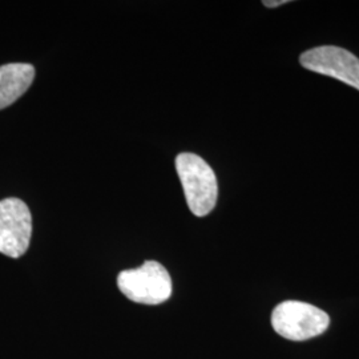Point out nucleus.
Returning a JSON list of instances; mask_svg holds the SVG:
<instances>
[{
    "instance_id": "20e7f679",
    "label": "nucleus",
    "mask_w": 359,
    "mask_h": 359,
    "mask_svg": "<svg viewBox=\"0 0 359 359\" xmlns=\"http://www.w3.org/2000/svg\"><path fill=\"white\" fill-rule=\"evenodd\" d=\"M32 234V217L25 201L6 198L0 201V253L19 258L28 250Z\"/></svg>"
},
{
    "instance_id": "39448f33",
    "label": "nucleus",
    "mask_w": 359,
    "mask_h": 359,
    "mask_svg": "<svg viewBox=\"0 0 359 359\" xmlns=\"http://www.w3.org/2000/svg\"><path fill=\"white\" fill-rule=\"evenodd\" d=\"M301 65L309 71L334 77L359 90V59L341 47L322 46L304 52Z\"/></svg>"
},
{
    "instance_id": "f03ea898",
    "label": "nucleus",
    "mask_w": 359,
    "mask_h": 359,
    "mask_svg": "<svg viewBox=\"0 0 359 359\" xmlns=\"http://www.w3.org/2000/svg\"><path fill=\"white\" fill-rule=\"evenodd\" d=\"M120 292L142 305H160L172 295V278L157 261H147L140 268L123 270L117 277Z\"/></svg>"
},
{
    "instance_id": "7ed1b4c3",
    "label": "nucleus",
    "mask_w": 359,
    "mask_h": 359,
    "mask_svg": "<svg viewBox=\"0 0 359 359\" xmlns=\"http://www.w3.org/2000/svg\"><path fill=\"white\" fill-rule=\"evenodd\" d=\"M330 318L321 309L299 301H285L273 310V329L290 341H306L325 333Z\"/></svg>"
},
{
    "instance_id": "0eeeda50",
    "label": "nucleus",
    "mask_w": 359,
    "mask_h": 359,
    "mask_svg": "<svg viewBox=\"0 0 359 359\" xmlns=\"http://www.w3.org/2000/svg\"><path fill=\"white\" fill-rule=\"evenodd\" d=\"M286 3H287V0H280V1H269V0H265V1H264V6H266V7H269V8H274V7L283 6V4H286Z\"/></svg>"
},
{
    "instance_id": "f257e3e1",
    "label": "nucleus",
    "mask_w": 359,
    "mask_h": 359,
    "mask_svg": "<svg viewBox=\"0 0 359 359\" xmlns=\"http://www.w3.org/2000/svg\"><path fill=\"white\" fill-rule=\"evenodd\" d=\"M176 169L188 206L194 216L204 217L216 206L218 185L213 169L194 154H180Z\"/></svg>"
},
{
    "instance_id": "423d86ee",
    "label": "nucleus",
    "mask_w": 359,
    "mask_h": 359,
    "mask_svg": "<svg viewBox=\"0 0 359 359\" xmlns=\"http://www.w3.org/2000/svg\"><path fill=\"white\" fill-rule=\"evenodd\" d=\"M35 77L34 65L11 63L0 67V109L15 103L31 87Z\"/></svg>"
}]
</instances>
